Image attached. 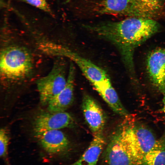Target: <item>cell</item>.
<instances>
[{"label": "cell", "instance_id": "1", "mask_svg": "<svg viewBox=\"0 0 165 165\" xmlns=\"http://www.w3.org/2000/svg\"><path fill=\"white\" fill-rule=\"evenodd\" d=\"M82 27L113 44L118 49L130 72H134L135 49L160 28L153 19L128 17L119 21H107L82 25Z\"/></svg>", "mask_w": 165, "mask_h": 165}, {"label": "cell", "instance_id": "2", "mask_svg": "<svg viewBox=\"0 0 165 165\" xmlns=\"http://www.w3.org/2000/svg\"><path fill=\"white\" fill-rule=\"evenodd\" d=\"M149 7V0H83L76 9L88 16L142 17L147 14Z\"/></svg>", "mask_w": 165, "mask_h": 165}, {"label": "cell", "instance_id": "3", "mask_svg": "<svg viewBox=\"0 0 165 165\" xmlns=\"http://www.w3.org/2000/svg\"><path fill=\"white\" fill-rule=\"evenodd\" d=\"M116 131L130 153L141 165L144 156L158 141L150 130L129 114L125 116Z\"/></svg>", "mask_w": 165, "mask_h": 165}, {"label": "cell", "instance_id": "4", "mask_svg": "<svg viewBox=\"0 0 165 165\" xmlns=\"http://www.w3.org/2000/svg\"><path fill=\"white\" fill-rule=\"evenodd\" d=\"M32 66L31 55L24 47L10 46L1 52L0 75L4 79L10 81L22 79L31 73Z\"/></svg>", "mask_w": 165, "mask_h": 165}, {"label": "cell", "instance_id": "5", "mask_svg": "<svg viewBox=\"0 0 165 165\" xmlns=\"http://www.w3.org/2000/svg\"><path fill=\"white\" fill-rule=\"evenodd\" d=\"M67 81L64 64L61 61H57L47 75L37 81L41 103L47 105L50 100L63 89Z\"/></svg>", "mask_w": 165, "mask_h": 165}, {"label": "cell", "instance_id": "6", "mask_svg": "<svg viewBox=\"0 0 165 165\" xmlns=\"http://www.w3.org/2000/svg\"><path fill=\"white\" fill-rule=\"evenodd\" d=\"M53 53L54 56L65 57L73 61L93 85L109 78L104 69L66 47L57 44L53 48Z\"/></svg>", "mask_w": 165, "mask_h": 165}, {"label": "cell", "instance_id": "7", "mask_svg": "<svg viewBox=\"0 0 165 165\" xmlns=\"http://www.w3.org/2000/svg\"><path fill=\"white\" fill-rule=\"evenodd\" d=\"M102 163V165H141L130 153L115 131L103 152Z\"/></svg>", "mask_w": 165, "mask_h": 165}, {"label": "cell", "instance_id": "8", "mask_svg": "<svg viewBox=\"0 0 165 165\" xmlns=\"http://www.w3.org/2000/svg\"><path fill=\"white\" fill-rule=\"evenodd\" d=\"M72 116L65 112H43L36 116L34 121L35 133L52 130H60L74 126Z\"/></svg>", "mask_w": 165, "mask_h": 165}, {"label": "cell", "instance_id": "9", "mask_svg": "<svg viewBox=\"0 0 165 165\" xmlns=\"http://www.w3.org/2000/svg\"><path fill=\"white\" fill-rule=\"evenodd\" d=\"M147 69L152 84L163 93L165 91V47L155 49L149 54Z\"/></svg>", "mask_w": 165, "mask_h": 165}, {"label": "cell", "instance_id": "10", "mask_svg": "<svg viewBox=\"0 0 165 165\" xmlns=\"http://www.w3.org/2000/svg\"><path fill=\"white\" fill-rule=\"evenodd\" d=\"M82 106L86 121L94 135L102 133L106 118L100 106L91 96L85 94Z\"/></svg>", "mask_w": 165, "mask_h": 165}, {"label": "cell", "instance_id": "11", "mask_svg": "<svg viewBox=\"0 0 165 165\" xmlns=\"http://www.w3.org/2000/svg\"><path fill=\"white\" fill-rule=\"evenodd\" d=\"M35 134L42 147L50 155H61L69 148L68 139L60 130H48Z\"/></svg>", "mask_w": 165, "mask_h": 165}, {"label": "cell", "instance_id": "12", "mask_svg": "<svg viewBox=\"0 0 165 165\" xmlns=\"http://www.w3.org/2000/svg\"><path fill=\"white\" fill-rule=\"evenodd\" d=\"M75 71V67L71 63L69 66L66 85L63 89L48 103L49 112H65L72 103Z\"/></svg>", "mask_w": 165, "mask_h": 165}, {"label": "cell", "instance_id": "13", "mask_svg": "<svg viewBox=\"0 0 165 165\" xmlns=\"http://www.w3.org/2000/svg\"><path fill=\"white\" fill-rule=\"evenodd\" d=\"M93 85L95 90L115 112L124 116L129 114L120 101L117 92L112 85L109 78Z\"/></svg>", "mask_w": 165, "mask_h": 165}, {"label": "cell", "instance_id": "14", "mask_svg": "<svg viewBox=\"0 0 165 165\" xmlns=\"http://www.w3.org/2000/svg\"><path fill=\"white\" fill-rule=\"evenodd\" d=\"M105 143L102 133L94 135L88 147L81 156L68 165H96L103 152Z\"/></svg>", "mask_w": 165, "mask_h": 165}, {"label": "cell", "instance_id": "15", "mask_svg": "<svg viewBox=\"0 0 165 165\" xmlns=\"http://www.w3.org/2000/svg\"><path fill=\"white\" fill-rule=\"evenodd\" d=\"M142 165H165V141L158 140L144 156Z\"/></svg>", "mask_w": 165, "mask_h": 165}, {"label": "cell", "instance_id": "16", "mask_svg": "<svg viewBox=\"0 0 165 165\" xmlns=\"http://www.w3.org/2000/svg\"><path fill=\"white\" fill-rule=\"evenodd\" d=\"M30 5L46 13L52 17L55 18V15L52 10L47 0H16Z\"/></svg>", "mask_w": 165, "mask_h": 165}, {"label": "cell", "instance_id": "17", "mask_svg": "<svg viewBox=\"0 0 165 165\" xmlns=\"http://www.w3.org/2000/svg\"><path fill=\"white\" fill-rule=\"evenodd\" d=\"M9 138L6 130L2 128L0 130V156L4 158L7 154Z\"/></svg>", "mask_w": 165, "mask_h": 165}, {"label": "cell", "instance_id": "18", "mask_svg": "<svg viewBox=\"0 0 165 165\" xmlns=\"http://www.w3.org/2000/svg\"><path fill=\"white\" fill-rule=\"evenodd\" d=\"M164 97L163 98V110L165 113V91L163 93Z\"/></svg>", "mask_w": 165, "mask_h": 165}, {"label": "cell", "instance_id": "19", "mask_svg": "<svg viewBox=\"0 0 165 165\" xmlns=\"http://www.w3.org/2000/svg\"></svg>", "mask_w": 165, "mask_h": 165}]
</instances>
